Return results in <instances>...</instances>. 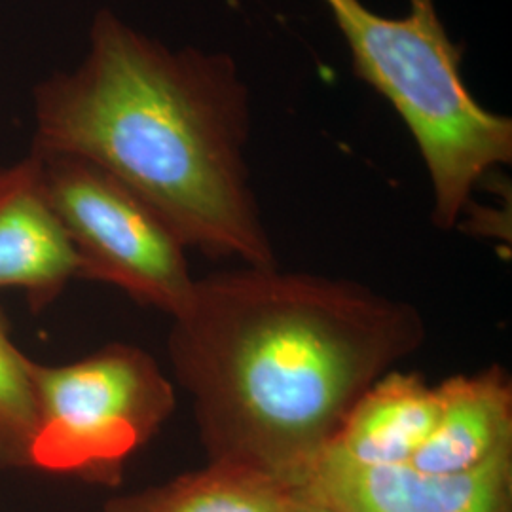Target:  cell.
<instances>
[{
  "mask_svg": "<svg viewBox=\"0 0 512 512\" xmlns=\"http://www.w3.org/2000/svg\"><path fill=\"white\" fill-rule=\"evenodd\" d=\"M439 410V385L391 370L351 408L313 469L410 463L433 431Z\"/></svg>",
  "mask_w": 512,
  "mask_h": 512,
  "instance_id": "ba28073f",
  "label": "cell"
},
{
  "mask_svg": "<svg viewBox=\"0 0 512 512\" xmlns=\"http://www.w3.org/2000/svg\"><path fill=\"white\" fill-rule=\"evenodd\" d=\"M348 42L359 78L399 112L433 186V222L450 230L476 184L512 162L511 118L484 109L461 76V48L433 0H408L403 18H385L361 0H323Z\"/></svg>",
  "mask_w": 512,
  "mask_h": 512,
  "instance_id": "3957f363",
  "label": "cell"
},
{
  "mask_svg": "<svg viewBox=\"0 0 512 512\" xmlns=\"http://www.w3.org/2000/svg\"><path fill=\"white\" fill-rule=\"evenodd\" d=\"M423 340L420 311L363 283L243 266L196 279L167 348L207 461L294 492L355 403Z\"/></svg>",
  "mask_w": 512,
  "mask_h": 512,
  "instance_id": "6da1fadb",
  "label": "cell"
},
{
  "mask_svg": "<svg viewBox=\"0 0 512 512\" xmlns=\"http://www.w3.org/2000/svg\"><path fill=\"white\" fill-rule=\"evenodd\" d=\"M33 469L118 484L126 459L175 410V389L145 349L110 344L67 365L31 361Z\"/></svg>",
  "mask_w": 512,
  "mask_h": 512,
  "instance_id": "277c9868",
  "label": "cell"
},
{
  "mask_svg": "<svg viewBox=\"0 0 512 512\" xmlns=\"http://www.w3.org/2000/svg\"><path fill=\"white\" fill-rule=\"evenodd\" d=\"M296 494L272 476L207 461L200 471L110 499L103 512H293Z\"/></svg>",
  "mask_w": 512,
  "mask_h": 512,
  "instance_id": "30bf717a",
  "label": "cell"
},
{
  "mask_svg": "<svg viewBox=\"0 0 512 512\" xmlns=\"http://www.w3.org/2000/svg\"><path fill=\"white\" fill-rule=\"evenodd\" d=\"M40 158L50 202L78 260V277L114 285L171 319L183 313L196 279L186 247L165 220L97 165L73 156Z\"/></svg>",
  "mask_w": 512,
  "mask_h": 512,
  "instance_id": "5b68a950",
  "label": "cell"
},
{
  "mask_svg": "<svg viewBox=\"0 0 512 512\" xmlns=\"http://www.w3.org/2000/svg\"><path fill=\"white\" fill-rule=\"evenodd\" d=\"M78 277L73 245L55 215L42 158L0 167V289H21L35 306Z\"/></svg>",
  "mask_w": 512,
  "mask_h": 512,
  "instance_id": "52a82bcc",
  "label": "cell"
},
{
  "mask_svg": "<svg viewBox=\"0 0 512 512\" xmlns=\"http://www.w3.org/2000/svg\"><path fill=\"white\" fill-rule=\"evenodd\" d=\"M29 365L0 313V467H31L35 395Z\"/></svg>",
  "mask_w": 512,
  "mask_h": 512,
  "instance_id": "8fae6325",
  "label": "cell"
},
{
  "mask_svg": "<svg viewBox=\"0 0 512 512\" xmlns=\"http://www.w3.org/2000/svg\"><path fill=\"white\" fill-rule=\"evenodd\" d=\"M437 423L408 465L423 473H465L512 450V385L501 368L439 384Z\"/></svg>",
  "mask_w": 512,
  "mask_h": 512,
  "instance_id": "9c48e42d",
  "label": "cell"
},
{
  "mask_svg": "<svg viewBox=\"0 0 512 512\" xmlns=\"http://www.w3.org/2000/svg\"><path fill=\"white\" fill-rule=\"evenodd\" d=\"M33 103V152L101 167L186 249L277 266L243 158L249 90L232 57L171 50L101 10L84 59L38 84Z\"/></svg>",
  "mask_w": 512,
  "mask_h": 512,
  "instance_id": "7a4b0ae2",
  "label": "cell"
},
{
  "mask_svg": "<svg viewBox=\"0 0 512 512\" xmlns=\"http://www.w3.org/2000/svg\"><path fill=\"white\" fill-rule=\"evenodd\" d=\"M293 512H346L334 505H329L325 501H317L311 497H304V495L296 494V505H294Z\"/></svg>",
  "mask_w": 512,
  "mask_h": 512,
  "instance_id": "7c38bea8",
  "label": "cell"
},
{
  "mask_svg": "<svg viewBox=\"0 0 512 512\" xmlns=\"http://www.w3.org/2000/svg\"><path fill=\"white\" fill-rule=\"evenodd\" d=\"M294 494L346 512H512V450L465 473L412 465L319 467Z\"/></svg>",
  "mask_w": 512,
  "mask_h": 512,
  "instance_id": "8992f818",
  "label": "cell"
}]
</instances>
